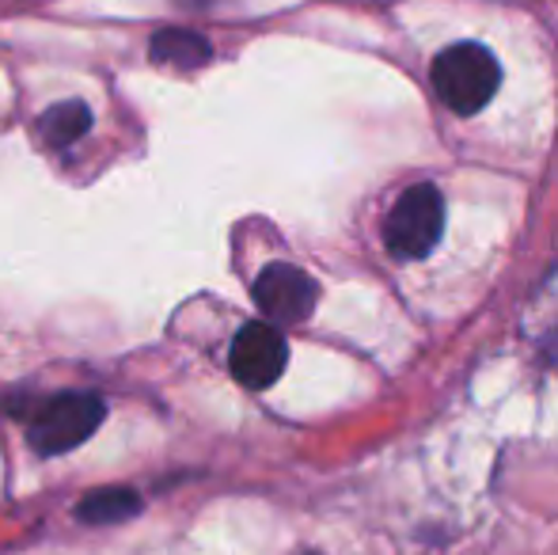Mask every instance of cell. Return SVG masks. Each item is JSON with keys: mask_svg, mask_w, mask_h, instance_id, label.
<instances>
[{"mask_svg": "<svg viewBox=\"0 0 558 555\" xmlns=\"http://www.w3.org/2000/svg\"><path fill=\"white\" fill-rule=\"evenodd\" d=\"M434 88L456 114H478L501 84V65L486 46L456 43L434 58Z\"/></svg>", "mask_w": 558, "mask_h": 555, "instance_id": "cell-1", "label": "cell"}, {"mask_svg": "<svg viewBox=\"0 0 558 555\" xmlns=\"http://www.w3.org/2000/svg\"><path fill=\"white\" fill-rule=\"evenodd\" d=\"M107 408L96 393H61L50 396L46 403H38L31 415L27 437L31 449L43 457H61V453L84 445L99 430Z\"/></svg>", "mask_w": 558, "mask_h": 555, "instance_id": "cell-2", "label": "cell"}, {"mask_svg": "<svg viewBox=\"0 0 558 555\" xmlns=\"http://www.w3.org/2000/svg\"><path fill=\"white\" fill-rule=\"evenodd\" d=\"M445 232V198L437 186L418 183L391 206L384 244L396 260H426Z\"/></svg>", "mask_w": 558, "mask_h": 555, "instance_id": "cell-3", "label": "cell"}, {"mask_svg": "<svg viewBox=\"0 0 558 555\" xmlns=\"http://www.w3.org/2000/svg\"><path fill=\"white\" fill-rule=\"evenodd\" d=\"M286 362L289 342L281 339V331L270 319L240 327V335L232 339V350H228V370L243 388H270L286 373Z\"/></svg>", "mask_w": 558, "mask_h": 555, "instance_id": "cell-4", "label": "cell"}, {"mask_svg": "<svg viewBox=\"0 0 558 555\" xmlns=\"http://www.w3.org/2000/svg\"><path fill=\"white\" fill-rule=\"evenodd\" d=\"M251 293H255V304L263 309V316L270 319L274 327L278 324L289 327V324H304V319L312 316L319 289H316V281L304 275L301 267H293V263H270V267L255 278Z\"/></svg>", "mask_w": 558, "mask_h": 555, "instance_id": "cell-5", "label": "cell"}, {"mask_svg": "<svg viewBox=\"0 0 558 555\" xmlns=\"http://www.w3.org/2000/svg\"><path fill=\"white\" fill-rule=\"evenodd\" d=\"M153 61L160 65H175V69H198L214 58V46L206 43L194 31H179V27H163L153 35V46H148Z\"/></svg>", "mask_w": 558, "mask_h": 555, "instance_id": "cell-6", "label": "cell"}, {"mask_svg": "<svg viewBox=\"0 0 558 555\" xmlns=\"http://www.w3.org/2000/svg\"><path fill=\"white\" fill-rule=\"evenodd\" d=\"M141 510V498L130 487H99L84 503H76V518L84 526H118Z\"/></svg>", "mask_w": 558, "mask_h": 555, "instance_id": "cell-7", "label": "cell"}, {"mask_svg": "<svg viewBox=\"0 0 558 555\" xmlns=\"http://www.w3.org/2000/svg\"><path fill=\"white\" fill-rule=\"evenodd\" d=\"M38 130H43V141L53 148H69L76 145L84 134L92 130V111L88 104H81V99H65V104L50 107V111L38 119Z\"/></svg>", "mask_w": 558, "mask_h": 555, "instance_id": "cell-8", "label": "cell"}, {"mask_svg": "<svg viewBox=\"0 0 558 555\" xmlns=\"http://www.w3.org/2000/svg\"><path fill=\"white\" fill-rule=\"evenodd\" d=\"M308 555H316V552H308Z\"/></svg>", "mask_w": 558, "mask_h": 555, "instance_id": "cell-9", "label": "cell"}]
</instances>
